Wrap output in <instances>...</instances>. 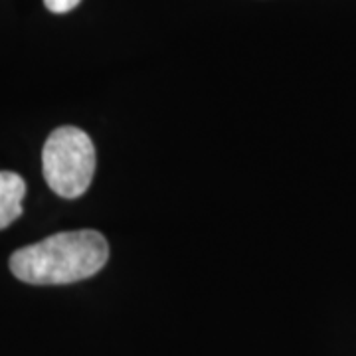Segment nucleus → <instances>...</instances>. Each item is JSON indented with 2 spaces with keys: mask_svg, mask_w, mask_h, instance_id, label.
<instances>
[{
  "mask_svg": "<svg viewBox=\"0 0 356 356\" xmlns=\"http://www.w3.org/2000/svg\"><path fill=\"white\" fill-rule=\"evenodd\" d=\"M109 243L99 232H60L10 255V271L30 285H67L99 273Z\"/></svg>",
  "mask_w": 356,
  "mask_h": 356,
  "instance_id": "nucleus-1",
  "label": "nucleus"
},
{
  "mask_svg": "<svg viewBox=\"0 0 356 356\" xmlns=\"http://www.w3.org/2000/svg\"><path fill=\"white\" fill-rule=\"evenodd\" d=\"M95 165L93 140L86 131L70 125L56 129L42 151V168L48 186L67 200L86 194L95 175Z\"/></svg>",
  "mask_w": 356,
  "mask_h": 356,
  "instance_id": "nucleus-2",
  "label": "nucleus"
},
{
  "mask_svg": "<svg viewBox=\"0 0 356 356\" xmlns=\"http://www.w3.org/2000/svg\"><path fill=\"white\" fill-rule=\"evenodd\" d=\"M24 196V178L10 170H0V229L8 228L16 218H20Z\"/></svg>",
  "mask_w": 356,
  "mask_h": 356,
  "instance_id": "nucleus-3",
  "label": "nucleus"
},
{
  "mask_svg": "<svg viewBox=\"0 0 356 356\" xmlns=\"http://www.w3.org/2000/svg\"><path fill=\"white\" fill-rule=\"evenodd\" d=\"M79 2H81V0H44L46 8L54 14L72 13Z\"/></svg>",
  "mask_w": 356,
  "mask_h": 356,
  "instance_id": "nucleus-4",
  "label": "nucleus"
}]
</instances>
